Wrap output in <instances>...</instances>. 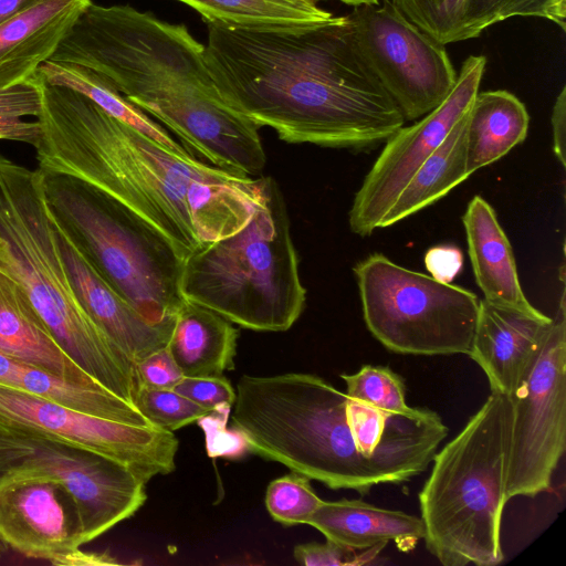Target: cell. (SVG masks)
<instances>
[{
  "mask_svg": "<svg viewBox=\"0 0 566 566\" xmlns=\"http://www.w3.org/2000/svg\"><path fill=\"white\" fill-rule=\"evenodd\" d=\"M36 72L52 83L83 93L113 117L133 126L174 153L191 156L182 144L176 142L166 129L127 101L98 73L77 64L52 61L44 62Z\"/></svg>",
  "mask_w": 566,
  "mask_h": 566,
  "instance_id": "26",
  "label": "cell"
},
{
  "mask_svg": "<svg viewBox=\"0 0 566 566\" xmlns=\"http://www.w3.org/2000/svg\"><path fill=\"white\" fill-rule=\"evenodd\" d=\"M133 403L151 426L169 431L196 422L211 412L174 389L142 385H135Z\"/></svg>",
  "mask_w": 566,
  "mask_h": 566,
  "instance_id": "32",
  "label": "cell"
},
{
  "mask_svg": "<svg viewBox=\"0 0 566 566\" xmlns=\"http://www.w3.org/2000/svg\"><path fill=\"white\" fill-rule=\"evenodd\" d=\"M239 332L230 321L184 300L167 343L185 377L222 376L234 368Z\"/></svg>",
  "mask_w": 566,
  "mask_h": 566,
  "instance_id": "22",
  "label": "cell"
},
{
  "mask_svg": "<svg viewBox=\"0 0 566 566\" xmlns=\"http://www.w3.org/2000/svg\"><path fill=\"white\" fill-rule=\"evenodd\" d=\"M306 524L326 539L354 549L394 542L399 551L407 553L424 537L421 517L361 500L323 501Z\"/></svg>",
  "mask_w": 566,
  "mask_h": 566,
  "instance_id": "20",
  "label": "cell"
},
{
  "mask_svg": "<svg viewBox=\"0 0 566 566\" xmlns=\"http://www.w3.org/2000/svg\"><path fill=\"white\" fill-rule=\"evenodd\" d=\"M403 15L442 43L465 40L469 0H391Z\"/></svg>",
  "mask_w": 566,
  "mask_h": 566,
  "instance_id": "29",
  "label": "cell"
},
{
  "mask_svg": "<svg viewBox=\"0 0 566 566\" xmlns=\"http://www.w3.org/2000/svg\"><path fill=\"white\" fill-rule=\"evenodd\" d=\"M41 112L39 87L30 77L28 81L0 88V139L27 143L35 147L41 138V126L36 120Z\"/></svg>",
  "mask_w": 566,
  "mask_h": 566,
  "instance_id": "31",
  "label": "cell"
},
{
  "mask_svg": "<svg viewBox=\"0 0 566 566\" xmlns=\"http://www.w3.org/2000/svg\"><path fill=\"white\" fill-rule=\"evenodd\" d=\"M468 112L408 180L381 221L380 229L437 202L470 176L465 147Z\"/></svg>",
  "mask_w": 566,
  "mask_h": 566,
  "instance_id": "25",
  "label": "cell"
},
{
  "mask_svg": "<svg viewBox=\"0 0 566 566\" xmlns=\"http://www.w3.org/2000/svg\"><path fill=\"white\" fill-rule=\"evenodd\" d=\"M314 3H317L321 0H311ZM340 1L347 6L352 7H359V6H366V4H378L380 0H337Z\"/></svg>",
  "mask_w": 566,
  "mask_h": 566,
  "instance_id": "42",
  "label": "cell"
},
{
  "mask_svg": "<svg viewBox=\"0 0 566 566\" xmlns=\"http://www.w3.org/2000/svg\"><path fill=\"white\" fill-rule=\"evenodd\" d=\"M40 0H0V24L31 8Z\"/></svg>",
  "mask_w": 566,
  "mask_h": 566,
  "instance_id": "41",
  "label": "cell"
},
{
  "mask_svg": "<svg viewBox=\"0 0 566 566\" xmlns=\"http://www.w3.org/2000/svg\"><path fill=\"white\" fill-rule=\"evenodd\" d=\"M0 428L36 433L97 452L126 464L146 482L176 468L179 443L172 431L96 417L3 385Z\"/></svg>",
  "mask_w": 566,
  "mask_h": 566,
  "instance_id": "13",
  "label": "cell"
},
{
  "mask_svg": "<svg viewBox=\"0 0 566 566\" xmlns=\"http://www.w3.org/2000/svg\"><path fill=\"white\" fill-rule=\"evenodd\" d=\"M512 430L509 396L491 392L463 429L433 455L419 493L428 551L444 566L504 559L501 521Z\"/></svg>",
  "mask_w": 566,
  "mask_h": 566,
  "instance_id": "4",
  "label": "cell"
},
{
  "mask_svg": "<svg viewBox=\"0 0 566 566\" xmlns=\"http://www.w3.org/2000/svg\"><path fill=\"white\" fill-rule=\"evenodd\" d=\"M368 331L387 349L409 355H469L478 296L369 254L353 269Z\"/></svg>",
  "mask_w": 566,
  "mask_h": 566,
  "instance_id": "9",
  "label": "cell"
},
{
  "mask_svg": "<svg viewBox=\"0 0 566 566\" xmlns=\"http://www.w3.org/2000/svg\"><path fill=\"white\" fill-rule=\"evenodd\" d=\"M347 399L313 374L244 375L237 384L231 422L250 452L329 489L350 490L361 455Z\"/></svg>",
  "mask_w": 566,
  "mask_h": 566,
  "instance_id": "7",
  "label": "cell"
},
{
  "mask_svg": "<svg viewBox=\"0 0 566 566\" xmlns=\"http://www.w3.org/2000/svg\"><path fill=\"white\" fill-rule=\"evenodd\" d=\"M230 409L213 410L197 421L206 432L207 452L210 457L238 459L250 451L243 434L235 428H227Z\"/></svg>",
  "mask_w": 566,
  "mask_h": 566,
  "instance_id": "35",
  "label": "cell"
},
{
  "mask_svg": "<svg viewBox=\"0 0 566 566\" xmlns=\"http://www.w3.org/2000/svg\"><path fill=\"white\" fill-rule=\"evenodd\" d=\"M0 350L63 379L99 385L61 349L20 284L1 270Z\"/></svg>",
  "mask_w": 566,
  "mask_h": 566,
  "instance_id": "21",
  "label": "cell"
},
{
  "mask_svg": "<svg viewBox=\"0 0 566 566\" xmlns=\"http://www.w3.org/2000/svg\"><path fill=\"white\" fill-rule=\"evenodd\" d=\"M0 385L29 392L96 417L135 426H151L130 402L101 385L57 377L0 350Z\"/></svg>",
  "mask_w": 566,
  "mask_h": 566,
  "instance_id": "23",
  "label": "cell"
},
{
  "mask_svg": "<svg viewBox=\"0 0 566 566\" xmlns=\"http://www.w3.org/2000/svg\"><path fill=\"white\" fill-rule=\"evenodd\" d=\"M28 479L63 484L73 496L84 544L134 515L146 481L126 464L54 438L0 428V489Z\"/></svg>",
  "mask_w": 566,
  "mask_h": 566,
  "instance_id": "10",
  "label": "cell"
},
{
  "mask_svg": "<svg viewBox=\"0 0 566 566\" xmlns=\"http://www.w3.org/2000/svg\"><path fill=\"white\" fill-rule=\"evenodd\" d=\"M285 1L296 3V4H313L314 3L311 0H285Z\"/></svg>",
  "mask_w": 566,
  "mask_h": 566,
  "instance_id": "43",
  "label": "cell"
},
{
  "mask_svg": "<svg viewBox=\"0 0 566 566\" xmlns=\"http://www.w3.org/2000/svg\"><path fill=\"white\" fill-rule=\"evenodd\" d=\"M322 502L310 479L293 471L270 482L265 493L268 512L285 526L306 524Z\"/></svg>",
  "mask_w": 566,
  "mask_h": 566,
  "instance_id": "33",
  "label": "cell"
},
{
  "mask_svg": "<svg viewBox=\"0 0 566 566\" xmlns=\"http://www.w3.org/2000/svg\"><path fill=\"white\" fill-rule=\"evenodd\" d=\"M91 0H40L0 24V88L28 81L56 51Z\"/></svg>",
  "mask_w": 566,
  "mask_h": 566,
  "instance_id": "18",
  "label": "cell"
},
{
  "mask_svg": "<svg viewBox=\"0 0 566 566\" xmlns=\"http://www.w3.org/2000/svg\"><path fill=\"white\" fill-rule=\"evenodd\" d=\"M359 53L405 120H417L452 91L457 71L446 45L419 29L391 0L346 14Z\"/></svg>",
  "mask_w": 566,
  "mask_h": 566,
  "instance_id": "12",
  "label": "cell"
},
{
  "mask_svg": "<svg viewBox=\"0 0 566 566\" xmlns=\"http://www.w3.org/2000/svg\"><path fill=\"white\" fill-rule=\"evenodd\" d=\"M174 390L210 411L232 408L235 399V390L223 375L184 377Z\"/></svg>",
  "mask_w": 566,
  "mask_h": 566,
  "instance_id": "36",
  "label": "cell"
},
{
  "mask_svg": "<svg viewBox=\"0 0 566 566\" xmlns=\"http://www.w3.org/2000/svg\"><path fill=\"white\" fill-rule=\"evenodd\" d=\"M184 377L167 345L135 364V385L174 389Z\"/></svg>",
  "mask_w": 566,
  "mask_h": 566,
  "instance_id": "37",
  "label": "cell"
},
{
  "mask_svg": "<svg viewBox=\"0 0 566 566\" xmlns=\"http://www.w3.org/2000/svg\"><path fill=\"white\" fill-rule=\"evenodd\" d=\"M345 394L394 415H405L415 408L406 403V386L401 376L386 366L364 365L352 375L342 374Z\"/></svg>",
  "mask_w": 566,
  "mask_h": 566,
  "instance_id": "30",
  "label": "cell"
},
{
  "mask_svg": "<svg viewBox=\"0 0 566 566\" xmlns=\"http://www.w3.org/2000/svg\"><path fill=\"white\" fill-rule=\"evenodd\" d=\"M39 169L80 178L163 234L185 259L228 237L265 198L268 176L233 174L182 156L113 117L83 93L35 72Z\"/></svg>",
  "mask_w": 566,
  "mask_h": 566,
  "instance_id": "2",
  "label": "cell"
},
{
  "mask_svg": "<svg viewBox=\"0 0 566 566\" xmlns=\"http://www.w3.org/2000/svg\"><path fill=\"white\" fill-rule=\"evenodd\" d=\"M52 223L75 296L111 343L134 365L165 347L174 322L164 325L146 322L101 277L53 219Z\"/></svg>",
  "mask_w": 566,
  "mask_h": 566,
  "instance_id": "16",
  "label": "cell"
},
{
  "mask_svg": "<svg viewBox=\"0 0 566 566\" xmlns=\"http://www.w3.org/2000/svg\"><path fill=\"white\" fill-rule=\"evenodd\" d=\"M530 115L514 94L504 91L478 92L467 118V170L493 164L527 136Z\"/></svg>",
  "mask_w": 566,
  "mask_h": 566,
  "instance_id": "24",
  "label": "cell"
},
{
  "mask_svg": "<svg viewBox=\"0 0 566 566\" xmlns=\"http://www.w3.org/2000/svg\"><path fill=\"white\" fill-rule=\"evenodd\" d=\"M104 565L117 564L115 559L105 554H92L77 549L71 556L65 558L62 565Z\"/></svg>",
  "mask_w": 566,
  "mask_h": 566,
  "instance_id": "40",
  "label": "cell"
},
{
  "mask_svg": "<svg viewBox=\"0 0 566 566\" xmlns=\"http://www.w3.org/2000/svg\"><path fill=\"white\" fill-rule=\"evenodd\" d=\"M553 318L480 300L469 356L489 379L491 392L511 396L541 347Z\"/></svg>",
  "mask_w": 566,
  "mask_h": 566,
  "instance_id": "17",
  "label": "cell"
},
{
  "mask_svg": "<svg viewBox=\"0 0 566 566\" xmlns=\"http://www.w3.org/2000/svg\"><path fill=\"white\" fill-rule=\"evenodd\" d=\"M462 264L461 250L452 245L433 247L424 255V265L430 276L444 283H451L461 271Z\"/></svg>",
  "mask_w": 566,
  "mask_h": 566,
  "instance_id": "38",
  "label": "cell"
},
{
  "mask_svg": "<svg viewBox=\"0 0 566 566\" xmlns=\"http://www.w3.org/2000/svg\"><path fill=\"white\" fill-rule=\"evenodd\" d=\"M179 292L248 329L283 332L298 319L306 290L275 179L268 176L265 198L244 227L184 259Z\"/></svg>",
  "mask_w": 566,
  "mask_h": 566,
  "instance_id": "5",
  "label": "cell"
},
{
  "mask_svg": "<svg viewBox=\"0 0 566 566\" xmlns=\"http://www.w3.org/2000/svg\"><path fill=\"white\" fill-rule=\"evenodd\" d=\"M486 66L483 55H470L461 65L457 82L446 99L410 126L401 127L387 140L354 196L348 212L352 232L370 235L408 180L444 140L469 111L479 92Z\"/></svg>",
  "mask_w": 566,
  "mask_h": 566,
  "instance_id": "14",
  "label": "cell"
},
{
  "mask_svg": "<svg viewBox=\"0 0 566 566\" xmlns=\"http://www.w3.org/2000/svg\"><path fill=\"white\" fill-rule=\"evenodd\" d=\"M0 270L20 284L61 349L95 381L133 403L135 365L111 343L75 296L45 202L41 170L3 155Z\"/></svg>",
  "mask_w": 566,
  "mask_h": 566,
  "instance_id": "3",
  "label": "cell"
},
{
  "mask_svg": "<svg viewBox=\"0 0 566 566\" xmlns=\"http://www.w3.org/2000/svg\"><path fill=\"white\" fill-rule=\"evenodd\" d=\"M45 202L101 277L146 322H174L184 302L179 277L184 259L174 245L122 202L88 182L42 171Z\"/></svg>",
  "mask_w": 566,
  "mask_h": 566,
  "instance_id": "6",
  "label": "cell"
},
{
  "mask_svg": "<svg viewBox=\"0 0 566 566\" xmlns=\"http://www.w3.org/2000/svg\"><path fill=\"white\" fill-rule=\"evenodd\" d=\"M475 282L484 300L528 314H539L520 283L511 243L492 206L474 196L462 217Z\"/></svg>",
  "mask_w": 566,
  "mask_h": 566,
  "instance_id": "19",
  "label": "cell"
},
{
  "mask_svg": "<svg viewBox=\"0 0 566 566\" xmlns=\"http://www.w3.org/2000/svg\"><path fill=\"white\" fill-rule=\"evenodd\" d=\"M198 11L208 23L265 28L283 25H317L334 15L313 4L285 0H177Z\"/></svg>",
  "mask_w": 566,
  "mask_h": 566,
  "instance_id": "27",
  "label": "cell"
},
{
  "mask_svg": "<svg viewBox=\"0 0 566 566\" xmlns=\"http://www.w3.org/2000/svg\"><path fill=\"white\" fill-rule=\"evenodd\" d=\"M49 61L98 73L142 111L186 90L213 84L205 45L185 24L130 6L91 3Z\"/></svg>",
  "mask_w": 566,
  "mask_h": 566,
  "instance_id": "8",
  "label": "cell"
},
{
  "mask_svg": "<svg viewBox=\"0 0 566 566\" xmlns=\"http://www.w3.org/2000/svg\"><path fill=\"white\" fill-rule=\"evenodd\" d=\"M0 541L28 557L62 565L84 545L80 513L69 490L45 479L0 489Z\"/></svg>",
  "mask_w": 566,
  "mask_h": 566,
  "instance_id": "15",
  "label": "cell"
},
{
  "mask_svg": "<svg viewBox=\"0 0 566 566\" xmlns=\"http://www.w3.org/2000/svg\"><path fill=\"white\" fill-rule=\"evenodd\" d=\"M386 544L354 549L333 541L305 543L294 547V558L305 566H360L371 564Z\"/></svg>",
  "mask_w": 566,
  "mask_h": 566,
  "instance_id": "34",
  "label": "cell"
},
{
  "mask_svg": "<svg viewBox=\"0 0 566 566\" xmlns=\"http://www.w3.org/2000/svg\"><path fill=\"white\" fill-rule=\"evenodd\" d=\"M205 62L229 107L290 144L364 149L406 122L359 53L347 15L317 25L211 22Z\"/></svg>",
  "mask_w": 566,
  "mask_h": 566,
  "instance_id": "1",
  "label": "cell"
},
{
  "mask_svg": "<svg viewBox=\"0 0 566 566\" xmlns=\"http://www.w3.org/2000/svg\"><path fill=\"white\" fill-rule=\"evenodd\" d=\"M507 500L547 491L566 447L565 291L551 327L513 394Z\"/></svg>",
  "mask_w": 566,
  "mask_h": 566,
  "instance_id": "11",
  "label": "cell"
},
{
  "mask_svg": "<svg viewBox=\"0 0 566 566\" xmlns=\"http://www.w3.org/2000/svg\"><path fill=\"white\" fill-rule=\"evenodd\" d=\"M514 17H535L552 21L566 31V0H469L465 40Z\"/></svg>",
  "mask_w": 566,
  "mask_h": 566,
  "instance_id": "28",
  "label": "cell"
},
{
  "mask_svg": "<svg viewBox=\"0 0 566 566\" xmlns=\"http://www.w3.org/2000/svg\"><path fill=\"white\" fill-rule=\"evenodd\" d=\"M553 149L560 165L566 164V86L556 97L552 112Z\"/></svg>",
  "mask_w": 566,
  "mask_h": 566,
  "instance_id": "39",
  "label": "cell"
}]
</instances>
